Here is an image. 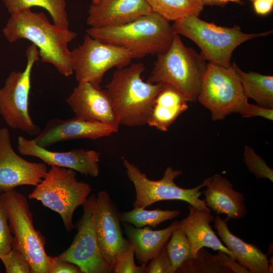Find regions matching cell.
I'll use <instances>...</instances> for the list:
<instances>
[{"instance_id":"cell-1","label":"cell","mask_w":273,"mask_h":273,"mask_svg":"<svg viewBox=\"0 0 273 273\" xmlns=\"http://www.w3.org/2000/svg\"><path fill=\"white\" fill-rule=\"evenodd\" d=\"M3 32L10 42L21 39L32 42L41 61L51 64L64 76L73 73L68 44L77 33L51 23L43 13L27 9L12 14Z\"/></svg>"},{"instance_id":"cell-2","label":"cell","mask_w":273,"mask_h":273,"mask_svg":"<svg viewBox=\"0 0 273 273\" xmlns=\"http://www.w3.org/2000/svg\"><path fill=\"white\" fill-rule=\"evenodd\" d=\"M169 22L152 11L125 24L90 27L86 32L93 38L126 49L133 59H138L169 49L175 34Z\"/></svg>"},{"instance_id":"cell-3","label":"cell","mask_w":273,"mask_h":273,"mask_svg":"<svg viewBox=\"0 0 273 273\" xmlns=\"http://www.w3.org/2000/svg\"><path fill=\"white\" fill-rule=\"evenodd\" d=\"M143 63H133L116 70L106 91L121 124L130 127L147 124L154 100L162 83L145 82Z\"/></svg>"},{"instance_id":"cell-4","label":"cell","mask_w":273,"mask_h":273,"mask_svg":"<svg viewBox=\"0 0 273 273\" xmlns=\"http://www.w3.org/2000/svg\"><path fill=\"white\" fill-rule=\"evenodd\" d=\"M208 63L203 57L187 47L175 34L165 52L157 55L147 81L169 84L180 91L189 102H196Z\"/></svg>"},{"instance_id":"cell-5","label":"cell","mask_w":273,"mask_h":273,"mask_svg":"<svg viewBox=\"0 0 273 273\" xmlns=\"http://www.w3.org/2000/svg\"><path fill=\"white\" fill-rule=\"evenodd\" d=\"M175 34L182 35L195 42L200 54L209 63L226 68L232 66L233 52L241 44L255 38L266 36L272 30L256 33H245L238 25L218 26L191 15L174 22L172 25Z\"/></svg>"},{"instance_id":"cell-6","label":"cell","mask_w":273,"mask_h":273,"mask_svg":"<svg viewBox=\"0 0 273 273\" xmlns=\"http://www.w3.org/2000/svg\"><path fill=\"white\" fill-rule=\"evenodd\" d=\"M75 170L51 166L45 176L28 195L30 199L40 201L46 207L61 217L66 231L74 228L73 216L76 208L86 201L92 189L85 182L79 181Z\"/></svg>"},{"instance_id":"cell-7","label":"cell","mask_w":273,"mask_h":273,"mask_svg":"<svg viewBox=\"0 0 273 273\" xmlns=\"http://www.w3.org/2000/svg\"><path fill=\"white\" fill-rule=\"evenodd\" d=\"M3 193L12 248L23 256L32 273H50L51 256L46 252L44 237L34 228L26 198L14 189Z\"/></svg>"},{"instance_id":"cell-8","label":"cell","mask_w":273,"mask_h":273,"mask_svg":"<svg viewBox=\"0 0 273 273\" xmlns=\"http://www.w3.org/2000/svg\"><path fill=\"white\" fill-rule=\"evenodd\" d=\"M26 55L27 63L24 70L12 71L0 88V114L10 127L36 136L40 129L30 117L28 104L31 72L39 59L37 48L31 44Z\"/></svg>"},{"instance_id":"cell-9","label":"cell","mask_w":273,"mask_h":273,"mask_svg":"<svg viewBox=\"0 0 273 273\" xmlns=\"http://www.w3.org/2000/svg\"><path fill=\"white\" fill-rule=\"evenodd\" d=\"M128 178L133 184L136 192L134 207L146 208L153 204L164 200H181L200 210H207L204 200L199 198L204 187L202 184L191 189L179 187L174 181L183 173L179 169L168 166L162 178L158 180L148 178L138 166L126 159L123 160Z\"/></svg>"},{"instance_id":"cell-10","label":"cell","mask_w":273,"mask_h":273,"mask_svg":"<svg viewBox=\"0 0 273 273\" xmlns=\"http://www.w3.org/2000/svg\"><path fill=\"white\" fill-rule=\"evenodd\" d=\"M133 59L125 49L84 36L81 45L71 51V64L77 81L88 82L96 87L100 84L106 72L130 65Z\"/></svg>"},{"instance_id":"cell-11","label":"cell","mask_w":273,"mask_h":273,"mask_svg":"<svg viewBox=\"0 0 273 273\" xmlns=\"http://www.w3.org/2000/svg\"><path fill=\"white\" fill-rule=\"evenodd\" d=\"M197 101L209 110L214 121H219L237 113L248 99L232 66L208 63Z\"/></svg>"},{"instance_id":"cell-12","label":"cell","mask_w":273,"mask_h":273,"mask_svg":"<svg viewBox=\"0 0 273 273\" xmlns=\"http://www.w3.org/2000/svg\"><path fill=\"white\" fill-rule=\"evenodd\" d=\"M96 196L92 195L82 205L83 213L75 228L77 233L70 247L57 257L77 265L83 273L113 272L103 258L95 231Z\"/></svg>"},{"instance_id":"cell-13","label":"cell","mask_w":273,"mask_h":273,"mask_svg":"<svg viewBox=\"0 0 273 273\" xmlns=\"http://www.w3.org/2000/svg\"><path fill=\"white\" fill-rule=\"evenodd\" d=\"M44 163L29 162L14 150L9 129L0 128V191L5 192L23 185L36 186L48 172Z\"/></svg>"},{"instance_id":"cell-14","label":"cell","mask_w":273,"mask_h":273,"mask_svg":"<svg viewBox=\"0 0 273 273\" xmlns=\"http://www.w3.org/2000/svg\"><path fill=\"white\" fill-rule=\"evenodd\" d=\"M95 231L101 254L112 267L128 249L130 243L122 235L120 215L108 193L96 196Z\"/></svg>"},{"instance_id":"cell-15","label":"cell","mask_w":273,"mask_h":273,"mask_svg":"<svg viewBox=\"0 0 273 273\" xmlns=\"http://www.w3.org/2000/svg\"><path fill=\"white\" fill-rule=\"evenodd\" d=\"M17 149L24 156L39 158L49 166L73 169L82 175L97 177L100 172V153L84 149H74L67 152H54L37 145L33 140L20 136Z\"/></svg>"},{"instance_id":"cell-16","label":"cell","mask_w":273,"mask_h":273,"mask_svg":"<svg viewBox=\"0 0 273 273\" xmlns=\"http://www.w3.org/2000/svg\"><path fill=\"white\" fill-rule=\"evenodd\" d=\"M114 127L101 122L76 117L67 119L54 118L33 139L38 146L47 148L58 142L74 139L95 140L118 131Z\"/></svg>"},{"instance_id":"cell-17","label":"cell","mask_w":273,"mask_h":273,"mask_svg":"<svg viewBox=\"0 0 273 273\" xmlns=\"http://www.w3.org/2000/svg\"><path fill=\"white\" fill-rule=\"evenodd\" d=\"M66 102L75 117L105 123L118 130L120 124L105 89L88 82H80Z\"/></svg>"},{"instance_id":"cell-18","label":"cell","mask_w":273,"mask_h":273,"mask_svg":"<svg viewBox=\"0 0 273 273\" xmlns=\"http://www.w3.org/2000/svg\"><path fill=\"white\" fill-rule=\"evenodd\" d=\"M151 12L146 0H92L86 23L93 28L119 25Z\"/></svg>"},{"instance_id":"cell-19","label":"cell","mask_w":273,"mask_h":273,"mask_svg":"<svg viewBox=\"0 0 273 273\" xmlns=\"http://www.w3.org/2000/svg\"><path fill=\"white\" fill-rule=\"evenodd\" d=\"M206 189L202 192L207 206L216 214H224L229 219L243 218L247 214L244 195L233 188L225 177L216 174L202 183Z\"/></svg>"},{"instance_id":"cell-20","label":"cell","mask_w":273,"mask_h":273,"mask_svg":"<svg viewBox=\"0 0 273 273\" xmlns=\"http://www.w3.org/2000/svg\"><path fill=\"white\" fill-rule=\"evenodd\" d=\"M189 209L188 216L178 221V226L187 236L194 257L200 249L208 247L221 251L236 260L235 255L222 244L210 225L214 220L211 209L200 210L190 205Z\"/></svg>"},{"instance_id":"cell-21","label":"cell","mask_w":273,"mask_h":273,"mask_svg":"<svg viewBox=\"0 0 273 273\" xmlns=\"http://www.w3.org/2000/svg\"><path fill=\"white\" fill-rule=\"evenodd\" d=\"M227 217L222 219L216 215L214 227L227 248L236 256V260L250 273H269V260L256 245L244 242L230 231Z\"/></svg>"},{"instance_id":"cell-22","label":"cell","mask_w":273,"mask_h":273,"mask_svg":"<svg viewBox=\"0 0 273 273\" xmlns=\"http://www.w3.org/2000/svg\"><path fill=\"white\" fill-rule=\"evenodd\" d=\"M178 226L177 220L159 230H153L150 226L135 228L126 225L125 233L139 263L146 266L167 244L172 233Z\"/></svg>"},{"instance_id":"cell-23","label":"cell","mask_w":273,"mask_h":273,"mask_svg":"<svg viewBox=\"0 0 273 273\" xmlns=\"http://www.w3.org/2000/svg\"><path fill=\"white\" fill-rule=\"evenodd\" d=\"M186 98L173 86L162 83L154 100L147 124L166 131L178 117L188 108Z\"/></svg>"},{"instance_id":"cell-24","label":"cell","mask_w":273,"mask_h":273,"mask_svg":"<svg viewBox=\"0 0 273 273\" xmlns=\"http://www.w3.org/2000/svg\"><path fill=\"white\" fill-rule=\"evenodd\" d=\"M181 273H250L236 260L224 252L218 251L212 255L204 248L196 256L185 261L176 271Z\"/></svg>"},{"instance_id":"cell-25","label":"cell","mask_w":273,"mask_h":273,"mask_svg":"<svg viewBox=\"0 0 273 273\" xmlns=\"http://www.w3.org/2000/svg\"><path fill=\"white\" fill-rule=\"evenodd\" d=\"M232 67L247 98L253 99L260 106L273 109V76L253 71L245 72L235 61L232 63Z\"/></svg>"},{"instance_id":"cell-26","label":"cell","mask_w":273,"mask_h":273,"mask_svg":"<svg viewBox=\"0 0 273 273\" xmlns=\"http://www.w3.org/2000/svg\"><path fill=\"white\" fill-rule=\"evenodd\" d=\"M152 11L167 21L174 22L185 17L199 16L204 9L201 0H146Z\"/></svg>"},{"instance_id":"cell-27","label":"cell","mask_w":273,"mask_h":273,"mask_svg":"<svg viewBox=\"0 0 273 273\" xmlns=\"http://www.w3.org/2000/svg\"><path fill=\"white\" fill-rule=\"evenodd\" d=\"M12 15L33 7H41L50 14L53 23L58 26L68 29L69 20L66 10V0H3Z\"/></svg>"},{"instance_id":"cell-28","label":"cell","mask_w":273,"mask_h":273,"mask_svg":"<svg viewBox=\"0 0 273 273\" xmlns=\"http://www.w3.org/2000/svg\"><path fill=\"white\" fill-rule=\"evenodd\" d=\"M180 213L179 210H147L145 208L134 207L129 211L120 215V221L133 224L135 228L156 227L162 222L172 219Z\"/></svg>"},{"instance_id":"cell-29","label":"cell","mask_w":273,"mask_h":273,"mask_svg":"<svg viewBox=\"0 0 273 273\" xmlns=\"http://www.w3.org/2000/svg\"><path fill=\"white\" fill-rule=\"evenodd\" d=\"M166 247L167 254L175 272L187 260L194 257L190 241L184 231L179 226L174 230Z\"/></svg>"},{"instance_id":"cell-30","label":"cell","mask_w":273,"mask_h":273,"mask_svg":"<svg viewBox=\"0 0 273 273\" xmlns=\"http://www.w3.org/2000/svg\"><path fill=\"white\" fill-rule=\"evenodd\" d=\"M243 156L244 163L249 171L256 178L268 179L273 181L272 169L255 153L251 147H245Z\"/></svg>"},{"instance_id":"cell-31","label":"cell","mask_w":273,"mask_h":273,"mask_svg":"<svg viewBox=\"0 0 273 273\" xmlns=\"http://www.w3.org/2000/svg\"><path fill=\"white\" fill-rule=\"evenodd\" d=\"M7 273H32L30 266L23 256L13 248L9 252L0 254Z\"/></svg>"},{"instance_id":"cell-32","label":"cell","mask_w":273,"mask_h":273,"mask_svg":"<svg viewBox=\"0 0 273 273\" xmlns=\"http://www.w3.org/2000/svg\"><path fill=\"white\" fill-rule=\"evenodd\" d=\"M134 252L130 244L128 249L120 255L113 266V272L115 273H147L146 266H138L134 262Z\"/></svg>"},{"instance_id":"cell-33","label":"cell","mask_w":273,"mask_h":273,"mask_svg":"<svg viewBox=\"0 0 273 273\" xmlns=\"http://www.w3.org/2000/svg\"><path fill=\"white\" fill-rule=\"evenodd\" d=\"M13 239L3 193L0 196V254H5L11 250Z\"/></svg>"},{"instance_id":"cell-34","label":"cell","mask_w":273,"mask_h":273,"mask_svg":"<svg viewBox=\"0 0 273 273\" xmlns=\"http://www.w3.org/2000/svg\"><path fill=\"white\" fill-rule=\"evenodd\" d=\"M166 245L160 252L151 260L147 267L148 273H175L167 254Z\"/></svg>"},{"instance_id":"cell-35","label":"cell","mask_w":273,"mask_h":273,"mask_svg":"<svg viewBox=\"0 0 273 273\" xmlns=\"http://www.w3.org/2000/svg\"><path fill=\"white\" fill-rule=\"evenodd\" d=\"M237 113L245 118L258 116L271 121L273 120V109L266 108L257 104H250L248 101L241 106Z\"/></svg>"},{"instance_id":"cell-36","label":"cell","mask_w":273,"mask_h":273,"mask_svg":"<svg viewBox=\"0 0 273 273\" xmlns=\"http://www.w3.org/2000/svg\"><path fill=\"white\" fill-rule=\"evenodd\" d=\"M50 273H82L76 264L62 260L57 256L51 257Z\"/></svg>"},{"instance_id":"cell-37","label":"cell","mask_w":273,"mask_h":273,"mask_svg":"<svg viewBox=\"0 0 273 273\" xmlns=\"http://www.w3.org/2000/svg\"><path fill=\"white\" fill-rule=\"evenodd\" d=\"M252 3L255 12L260 15L268 14L273 8V2L266 0H253Z\"/></svg>"},{"instance_id":"cell-38","label":"cell","mask_w":273,"mask_h":273,"mask_svg":"<svg viewBox=\"0 0 273 273\" xmlns=\"http://www.w3.org/2000/svg\"><path fill=\"white\" fill-rule=\"evenodd\" d=\"M242 0H201L204 6L223 7L229 2H238ZM253 2V0H248Z\"/></svg>"},{"instance_id":"cell-39","label":"cell","mask_w":273,"mask_h":273,"mask_svg":"<svg viewBox=\"0 0 273 273\" xmlns=\"http://www.w3.org/2000/svg\"><path fill=\"white\" fill-rule=\"evenodd\" d=\"M266 1L273 2V0H266Z\"/></svg>"},{"instance_id":"cell-40","label":"cell","mask_w":273,"mask_h":273,"mask_svg":"<svg viewBox=\"0 0 273 273\" xmlns=\"http://www.w3.org/2000/svg\"><path fill=\"white\" fill-rule=\"evenodd\" d=\"M3 192H2V191H0V196L2 195V194L3 193Z\"/></svg>"}]
</instances>
